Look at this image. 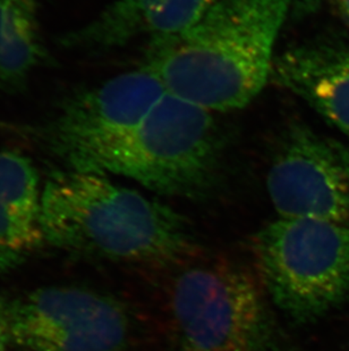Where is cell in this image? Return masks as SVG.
<instances>
[{"label": "cell", "instance_id": "5b68a950", "mask_svg": "<svg viewBox=\"0 0 349 351\" xmlns=\"http://www.w3.org/2000/svg\"><path fill=\"white\" fill-rule=\"evenodd\" d=\"M170 307L184 351H259L267 339L257 282L231 263L183 271L172 283Z\"/></svg>", "mask_w": 349, "mask_h": 351}, {"label": "cell", "instance_id": "30bf717a", "mask_svg": "<svg viewBox=\"0 0 349 351\" xmlns=\"http://www.w3.org/2000/svg\"><path fill=\"white\" fill-rule=\"evenodd\" d=\"M41 195L30 159L0 152V273L16 269L46 241Z\"/></svg>", "mask_w": 349, "mask_h": 351}, {"label": "cell", "instance_id": "8fae6325", "mask_svg": "<svg viewBox=\"0 0 349 351\" xmlns=\"http://www.w3.org/2000/svg\"><path fill=\"white\" fill-rule=\"evenodd\" d=\"M41 0H0V91L21 93L47 60Z\"/></svg>", "mask_w": 349, "mask_h": 351}, {"label": "cell", "instance_id": "8992f818", "mask_svg": "<svg viewBox=\"0 0 349 351\" xmlns=\"http://www.w3.org/2000/svg\"><path fill=\"white\" fill-rule=\"evenodd\" d=\"M7 332L29 351H125L131 319L112 297L77 287H49L7 305Z\"/></svg>", "mask_w": 349, "mask_h": 351}, {"label": "cell", "instance_id": "7c38bea8", "mask_svg": "<svg viewBox=\"0 0 349 351\" xmlns=\"http://www.w3.org/2000/svg\"><path fill=\"white\" fill-rule=\"evenodd\" d=\"M164 0H112L83 27L60 38V45L81 53H103L146 36L155 10Z\"/></svg>", "mask_w": 349, "mask_h": 351}, {"label": "cell", "instance_id": "7a4b0ae2", "mask_svg": "<svg viewBox=\"0 0 349 351\" xmlns=\"http://www.w3.org/2000/svg\"><path fill=\"white\" fill-rule=\"evenodd\" d=\"M41 207L46 241L74 254L167 263L193 245L184 216L103 173H55L42 188Z\"/></svg>", "mask_w": 349, "mask_h": 351}, {"label": "cell", "instance_id": "277c9868", "mask_svg": "<svg viewBox=\"0 0 349 351\" xmlns=\"http://www.w3.org/2000/svg\"><path fill=\"white\" fill-rule=\"evenodd\" d=\"M264 287L278 308L307 324L349 298V226L278 219L255 234Z\"/></svg>", "mask_w": 349, "mask_h": 351}, {"label": "cell", "instance_id": "52a82bcc", "mask_svg": "<svg viewBox=\"0 0 349 351\" xmlns=\"http://www.w3.org/2000/svg\"><path fill=\"white\" fill-rule=\"evenodd\" d=\"M267 188L279 219L349 224V146L294 123L280 138Z\"/></svg>", "mask_w": 349, "mask_h": 351}, {"label": "cell", "instance_id": "5bb4252c", "mask_svg": "<svg viewBox=\"0 0 349 351\" xmlns=\"http://www.w3.org/2000/svg\"><path fill=\"white\" fill-rule=\"evenodd\" d=\"M8 335L7 332V305L3 299H0V351L5 348V339Z\"/></svg>", "mask_w": 349, "mask_h": 351}, {"label": "cell", "instance_id": "9a60e30c", "mask_svg": "<svg viewBox=\"0 0 349 351\" xmlns=\"http://www.w3.org/2000/svg\"><path fill=\"white\" fill-rule=\"evenodd\" d=\"M336 3L341 16L349 23V0H336Z\"/></svg>", "mask_w": 349, "mask_h": 351}, {"label": "cell", "instance_id": "4fadbf2b", "mask_svg": "<svg viewBox=\"0 0 349 351\" xmlns=\"http://www.w3.org/2000/svg\"><path fill=\"white\" fill-rule=\"evenodd\" d=\"M216 0H164L152 15L148 41L167 39L188 30L201 20Z\"/></svg>", "mask_w": 349, "mask_h": 351}, {"label": "cell", "instance_id": "3957f363", "mask_svg": "<svg viewBox=\"0 0 349 351\" xmlns=\"http://www.w3.org/2000/svg\"><path fill=\"white\" fill-rule=\"evenodd\" d=\"M212 113L166 93L135 128L68 169L124 176L160 195L202 199L219 182L224 156Z\"/></svg>", "mask_w": 349, "mask_h": 351}, {"label": "cell", "instance_id": "6da1fadb", "mask_svg": "<svg viewBox=\"0 0 349 351\" xmlns=\"http://www.w3.org/2000/svg\"><path fill=\"white\" fill-rule=\"evenodd\" d=\"M296 0H216L181 34L148 41L142 66L167 93L211 112L247 106L270 80L276 45Z\"/></svg>", "mask_w": 349, "mask_h": 351}, {"label": "cell", "instance_id": "2e32d148", "mask_svg": "<svg viewBox=\"0 0 349 351\" xmlns=\"http://www.w3.org/2000/svg\"><path fill=\"white\" fill-rule=\"evenodd\" d=\"M3 128H5V124H1V123H0V129H3Z\"/></svg>", "mask_w": 349, "mask_h": 351}, {"label": "cell", "instance_id": "9c48e42d", "mask_svg": "<svg viewBox=\"0 0 349 351\" xmlns=\"http://www.w3.org/2000/svg\"><path fill=\"white\" fill-rule=\"evenodd\" d=\"M271 81L349 136V40L321 37L276 56Z\"/></svg>", "mask_w": 349, "mask_h": 351}, {"label": "cell", "instance_id": "ba28073f", "mask_svg": "<svg viewBox=\"0 0 349 351\" xmlns=\"http://www.w3.org/2000/svg\"><path fill=\"white\" fill-rule=\"evenodd\" d=\"M166 93L159 77L142 65L79 91L47 126V146L70 169L86 154L135 128Z\"/></svg>", "mask_w": 349, "mask_h": 351}]
</instances>
